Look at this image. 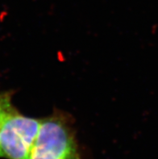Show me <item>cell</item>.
Segmentation results:
<instances>
[{
	"mask_svg": "<svg viewBox=\"0 0 158 159\" xmlns=\"http://www.w3.org/2000/svg\"><path fill=\"white\" fill-rule=\"evenodd\" d=\"M13 107L11 102V97L7 93L0 91V124L5 114Z\"/></svg>",
	"mask_w": 158,
	"mask_h": 159,
	"instance_id": "cell-3",
	"label": "cell"
},
{
	"mask_svg": "<svg viewBox=\"0 0 158 159\" xmlns=\"http://www.w3.org/2000/svg\"><path fill=\"white\" fill-rule=\"evenodd\" d=\"M40 124L41 120L26 116L11 107L0 124V157L29 158Z\"/></svg>",
	"mask_w": 158,
	"mask_h": 159,
	"instance_id": "cell-2",
	"label": "cell"
},
{
	"mask_svg": "<svg viewBox=\"0 0 158 159\" xmlns=\"http://www.w3.org/2000/svg\"><path fill=\"white\" fill-rule=\"evenodd\" d=\"M28 159H82L73 129L65 116L41 120Z\"/></svg>",
	"mask_w": 158,
	"mask_h": 159,
	"instance_id": "cell-1",
	"label": "cell"
}]
</instances>
